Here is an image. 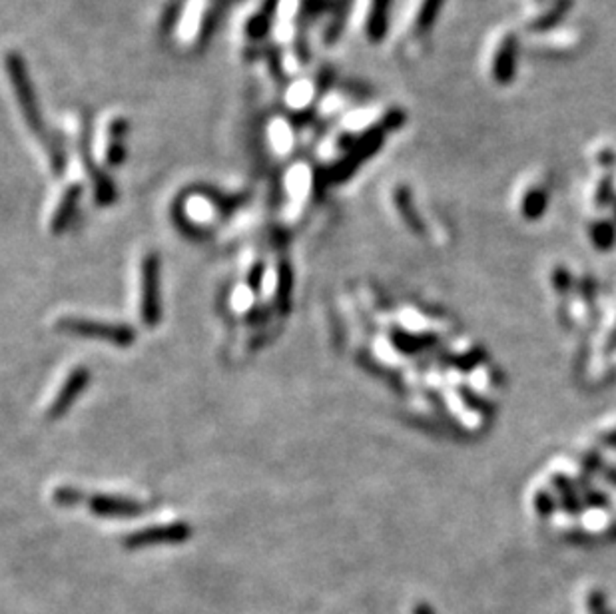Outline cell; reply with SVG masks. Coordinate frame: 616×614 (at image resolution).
<instances>
[{
  "instance_id": "obj_1",
  "label": "cell",
  "mask_w": 616,
  "mask_h": 614,
  "mask_svg": "<svg viewBox=\"0 0 616 614\" xmlns=\"http://www.w3.org/2000/svg\"><path fill=\"white\" fill-rule=\"evenodd\" d=\"M57 327L64 334L92 337V339H104V342L121 345V347H128L134 342V332L122 324H106V322H96V319H86V317H62L57 324Z\"/></svg>"
},
{
  "instance_id": "obj_2",
  "label": "cell",
  "mask_w": 616,
  "mask_h": 614,
  "mask_svg": "<svg viewBox=\"0 0 616 614\" xmlns=\"http://www.w3.org/2000/svg\"><path fill=\"white\" fill-rule=\"evenodd\" d=\"M6 70H8V78L13 82V88H14V94L18 98V106H21V112L24 116L26 124H29L32 130L39 134H42V120H40V110L39 104H36V96H34V90L31 86V80L29 75H26V68H24V62L21 60L16 52H11L6 58Z\"/></svg>"
},
{
  "instance_id": "obj_3",
  "label": "cell",
  "mask_w": 616,
  "mask_h": 614,
  "mask_svg": "<svg viewBox=\"0 0 616 614\" xmlns=\"http://www.w3.org/2000/svg\"><path fill=\"white\" fill-rule=\"evenodd\" d=\"M140 317L148 327H154L160 319V258L154 252L142 262Z\"/></svg>"
},
{
  "instance_id": "obj_4",
  "label": "cell",
  "mask_w": 616,
  "mask_h": 614,
  "mask_svg": "<svg viewBox=\"0 0 616 614\" xmlns=\"http://www.w3.org/2000/svg\"><path fill=\"white\" fill-rule=\"evenodd\" d=\"M190 537V527L186 522H170V525H156L144 530H138L132 537L126 538V547H144L156 543H180Z\"/></svg>"
},
{
  "instance_id": "obj_5",
  "label": "cell",
  "mask_w": 616,
  "mask_h": 614,
  "mask_svg": "<svg viewBox=\"0 0 616 614\" xmlns=\"http://www.w3.org/2000/svg\"><path fill=\"white\" fill-rule=\"evenodd\" d=\"M88 379H90V373L86 368H76L75 371H72L68 375V379L64 381L60 391L57 393V397L52 399V405L49 409V417L58 419L67 414L72 403H75L80 393L85 391Z\"/></svg>"
},
{
  "instance_id": "obj_6",
  "label": "cell",
  "mask_w": 616,
  "mask_h": 614,
  "mask_svg": "<svg viewBox=\"0 0 616 614\" xmlns=\"http://www.w3.org/2000/svg\"><path fill=\"white\" fill-rule=\"evenodd\" d=\"M385 134H388V128H375L373 132H370L367 136H363V138L357 142V146L353 148V152L347 156V158L339 164L337 166V180H342V178H347L349 174H352L357 166L355 164H360L362 160L365 158H370L371 154H375V150L379 148L381 142L385 140Z\"/></svg>"
},
{
  "instance_id": "obj_7",
  "label": "cell",
  "mask_w": 616,
  "mask_h": 614,
  "mask_svg": "<svg viewBox=\"0 0 616 614\" xmlns=\"http://www.w3.org/2000/svg\"><path fill=\"white\" fill-rule=\"evenodd\" d=\"M88 507L103 517H136L142 512V505L132 499L110 497V494H96L88 499Z\"/></svg>"
},
{
  "instance_id": "obj_8",
  "label": "cell",
  "mask_w": 616,
  "mask_h": 614,
  "mask_svg": "<svg viewBox=\"0 0 616 614\" xmlns=\"http://www.w3.org/2000/svg\"><path fill=\"white\" fill-rule=\"evenodd\" d=\"M517 70V39L514 36H504L501 47L496 49L493 60V76L499 85H507L514 78Z\"/></svg>"
},
{
  "instance_id": "obj_9",
  "label": "cell",
  "mask_w": 616,
  "mask_h": 614,
  "mask_svg": "<svg viewBox=\"0 0 616 614\" xmlns=\"http://www.w3.org/2000/svg\"><path fill=\"white\" fill-rule=\"evenodd\" d=\"M80 196H82V188L76 184L67 188V191H64L60 204L57 208V214H54L52 224H50L54 234H62L64 230H67V226L72 222V218H75L76 214Z\"/></svg>"
},
{
  "instance_id": "obj_10",
  "label": "cell",
  "mask_w": 616,
  "mask_h": 614,
  "mask_svg": "<svg viewBox=\"0 0 616 614\" xmlns=\"http://www.w3.org/2000/svg\"><path fill=\"white\" fill-rule=\"evenodd\" d=\"M389 6H391V0H373L370 22H367V34H370V39L373 42H379L385 36V32H388Z\"/></svg>"
},
{
  "instance_id": "obj_11",
  "label": "cell",
  "mask_w": 616,
  "mask_h": 614,
  "mask_svg": "<svg viewBox=\"0 0 616 614\" xmlns=\"http://www.w3.org/2000/svg\"><path fill=\"white\" fill-rule=\"evenodd\" d=\"M395 206H397L399 214L403 216V222H406L413 232H421L423 224L417 216V209L413 208V200L407 188H397L395 190Z\"/></svg>"
},
{
  "instance_id": "obj_12",
  "label": "cell",
  "mask_w": 616,
  "mask_h": 614,
  "mask_svg": "<svg viewBox=\"0 0 616 614\" xmlns=\"http://www.w3.org/2000/svg\"><path fill=\"white\" fill-rule=\"evenodd\" d=\"M547 206V194L542 190H532L531 194L525 198V204H522V214L527 218H539L545 212Z\"/></svg>"
},
{
  "instance_id": "obj_13",
  "label": "cell",
  "mask_w": 616,
  "mask_h": 614,
  "mask_svg": "<svg viewBox=\"0 0 616 614\" xmlns=\"http://www.w3.org/2000/svg\"><path fill=\"white\" fill-rule=\"evenodd\" d=\"M290 291H291V271L290 265L281 263L280 280H278V304L281 311H288L290 307Z\"/></svg>"
},
{
  "instance_id": "obj_14",
  "label": "cell",
  "mask_w": 616,
  "mask_h": 614,
  "mask_svg": "<svg viewBox=\"0 0 616 614\" xmlns=\"http://www.w3.org/2000/svg\"><path fill=\"white\" fill-rule=\"evenodd\" d=\"M443 0H425L423 3V8H421V13H419V31H427L433 26V21H435V16L439 13V6Z\"/></svg>"
},
{
  "instance_id": "obj_15",
  "label": "cell",
  "mask_w": 616,
  "mask_h": 614,
  "mask_svg": "<svg viewBox=\"0 0 616 614\" xmlns=\"http://www.w3.org/2000/svg\"><path fill=\"white\" fill-rule=\"evenodd\" d=\"M80 499H82V493L75 487H60L54 491V501L64 507L76 505V503H80Z\"/></svg>"
},
{
  "instance_id": "obj_16",
  "label": "cell",
  "mask_w": 616,
  "mask_h": 614,
  "mask_svg": "<svg viewBox=\"0 0 616 614\" xmlns=\"http://www.w3.org/2000/svg\"><path fill=\"white\" fill-rule=\"evenodd\" d=\"M611 237H612V227L609 224H601L596 226L594 230V240L599 242L603 247H606L611 244Z\"/></svg>"
},
{
  "instance_id": "obj_17",
  "label": "cell",
  "mask_w": 616,
  "mask_h": 614,
  "mask_svg": "<svg viewBox=\"0 0 616 614\" xmlns=\"http://www.w3.org/2000/svg\"><path fill=\"white\" fill-rule=\"evenodd\" d=\"M260 276H262V265H257V268L252 271V278H250V286L252 288H255V289L260 288V281H262Z\"/></svg>"
}]
</instances>
